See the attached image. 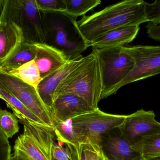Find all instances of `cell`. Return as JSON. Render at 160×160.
I'll use <instances>...</instances> for the list:
<instances>
[{
  "instance_id": "cell-17",
  "label": "cell",
  "mask_w": 160,
  "mask_h": 160,
  "mask_svg": "<svg viewBox=\"0 0 160 160\" xmlns=\"http://www.w3.org/2000/svg\"><path fill=\"white\" fill-rule=\"evenodd\" d=\"M35 56L34 44L22 42L7 58L0 62V70L8 73L23 64L34 60Z\"/></svg>"
},
{
  "instance_id": "cell-3",
  "label": "cell",
  "mask_w": 160,
  "mask_h": 160,
  "mask_svg": "<svg viewBox=\"0 0 160 160\" xmlns=\"http://www.w3.org/2000/svg\"><path fill=\"white\" fill-rule=\"evenodd\" d=\"M0 21L16 24L22 33L23 42L45 43V12L38 8L35 0H5Z\"/></svg>"
},
{
  "instance_id": "cell-19",
  "label": "cell",
  "mask_w": 160,
  "mask_h": 160,
  "mask_svg": "<svg viewBox=\"0 0 160 160\" xmlns=\"http://www.w3.org/2000/svg\"><path fill=\"white\" fill-rule=\"evenodd\" d=\"M8 73L18 78L36 89L42 80L39 70L34 60L23 64L17 69Z\"/></svg>"
},
{
  "instance_id": "cell-33",
  "label": "cell",
  "mask_w": 160,
  "mask_h": 160,
  "mask_svg": "<svg viewBox=\"0 0 160 160\" xmlns=\"http://www.w3.org/2000/svg\"><path fill=\"white\" fill-rule=\"evenodd\" d=\"M153 160H160V159H157Z\"/></svg>"
},
{
  "instance_id": "cell-29",
  "label": "cell",
  "mask_w": 160,
  "mask_h": 160,
  "mask_svg": "<svg viewBox=\"0 0 160 160\" xmlns=\"http://www.w3.org/2000/svg\"><path fill=\"white\" fill-rule=\"evenodd\" d=\"M146 28L148 37L160 42V23L148 22Z\"/></svg>"
},
{
  "instance_id": "cell-8",
  "label": "cell",
  "mask_w": 160,
  "mask_h": 160,
  "mask_svg": "<svg viewBox=\"0 0 160 160\" xmlns=\"http://www.w3.org/2000/svg\"><path fill=\"white\" fill-rule=\"evenodd\" d=\"M0 86L17 98L47 126L54 129L51 112L42 101L37 89L1 70Z\"/></svg>"
},
{
  "instance_id": "cell-22",
  "label": "cell",
  "mask_w": 160,
  "mask_h": 160,
  "mask_svg": "<svg viewBox=\"0 0 160 160\" xmlns=\"http://www.w3.org/2000/svg\"><path fill=\"white\" fill-rule=\"evenodd\" d=\"M18 118L13 113L0 109V129L8 139L12 138L19 131Z\"/></svg>"
},
{
  "instance_id": "cell-23",
  "label": "cell",
  "mask_w": 160,
  "mask_h": 160,
  "mask_svg": "<svg viewBox=\"0 0 160 160\" xmlns=\"http://www.w3.org/2000/svg\"><path fill=\"white\" fill-rule=\"evenodd\" d=\"M141 151L145 160L160 159V133L147 140Z\"/></svg>"
},
{
  "instance_id": "cell-24",
  "label": "cell",
  "mask_w": 160,
  "mask_h": 160,
  "mask_svg": "<svg viewBox=\"0 0 160 160\" xmlns=\"http://www.w3.org/2000/svg\"><path fill=\"white\" fill-rule=\"evenodd\" d=\"M74 146L62 142H54L52 147V160H73Z\"/></svg>"
},
{
  "instance_id": "cell-12",
  "label": "cell",
  "mask_w": 160,
  "mask_h": 160,
  "mask_svg": "<svg viewBox=\"0 0 160 160\" xmlns=\"http://www.w3.org/2000/svg\"><path fill=\"white\" fill-rule=\"evenodd\" d=\"M95 110L82 98L72 94H65L54 99L51 113L54 123L64 122Z\"/></svg>"
},
{
  "instance_id": "cell-26",
  "label": "cell",
  "mask_w": 160,
  "mask_h": 160,
  "mask_svg": "<svg viewBox=\"0 0 160 160\" xmlns=\"http://www.w3.org/2000/svg\"><path fill=\"white\" fill-rule=\"evenodd\" d=\"M87 160H107L98 145L86 140L82 142Z\"/></svg>"
},
{
  "instance_id": "cell-30",
  "label": "cell",
  "mask_w": 160,
  "mask_h": 160,
  "mask_svg": "<svg viewBox=\"0 0 160 160\" xmlns=\"http://www.w3.org/2000/svg\"><path fill=\"white\" fill-rule=\"evenodd\" d=\"M73 160H87L82 143L77 146H74Z\"/></svg>"
},
{
  "instance_id": "cell-9",
  "label": "cell",
  "mask_w": 160,
  "mask_h": 160,
  "mask_svg": "<svg viewBox=\"0 0 160 160\" xmlns=\"http://www.w3.org/2000/svg\"><path fill=\"white\" fill-rule=\"evenodd\" d=\"M124 48L134 59L135 65L130 74L114 89L112 95L127 85L160 74V46L138 45Z\"/></svg>"
},
{
  "instance_id": "cell-4",
  "label": "cell",
  "mask_w": 160,
  "mask_h": 160,
  "mask_svg": "<svg viewBox=\"0 0 160 160\" xmlns=\"http://www.w3.org/2000/svg\"><path fill=\"white\" fill-rule=\"evenodd\" d=\"M45 12L46 41L69 60L81 58L88 49L77 26V19L61 12Z\"/></svg>"
},
{
  "instance_id": "cell-20",
  "label": "cell",
  "mask_w": 160,
  "mask_h": 160,
  "mask_svg": "<svg viewBox=\"0 0 160 160\" xmlns=\"http://www.w3.org/2000/svg\"><path fill=\"white\" fill-rule=\"evenodd\" d=\"M101 3L100 0H65L66 9L63 13L77 19L85 16Z\"/></svg>"
},
{
  "instance_id": "cell-32",
  "label": "cell",
  "mask_w": 160,
  "mask_h": 160,
  "mask_svg": "<svg viewBox=\"0 0 160 160\" xmlns=\"http://www.w3.org/2000/svg\"><path fill=\"white\" fill-rule=\"evenodd\" d=\"M11 157H12V156H11ZM9 160H12V157H11L10 158V159H9Z\"/></svg>"
},
{
  "instance_id": "cell-6",
  "label": "cell",
  "mask_w": 160,
  "mask_h": 160,
  "mask_svg": "<svg viewBox=\"0 0 160 160\" xmlns=\"http://www.w3.org/2000/svg\"><path fill=\"white\" fill-rule=\"evenodd\" d=\"M21 123L23 133L15 141L12 160H52V147L56 138L54 129L27 122Z\"/></svg>"
},
{
  "instance_id": "cell-31",
  "label": "cell",
  "mask_w": 160,
  "mask_h": 160,
  "mask_svg": "<svg viewBox=\"0 0 160 160\" xmlns=\"http://www.w3.org/2000/svg\"><path fill=\"white\" fill-rule=\"evenodd\" d=\"M4 1L5 0H0V19H1L3 9Z\"/></svg>"
},
{
  "instance_id": "cell-7",
  "label": "cell",
  "mask_w": 160,
  "mask_h": 160,
  "mask_svg": "<svg viewBox=\"0 0 160 160\" xmlns=\"http://www.w3.org/2000/svg\"><path fill=\"white\" fill-rule=\"evenodd\" d=\"M127 116L106 113L98 108L72 118V128L80 143L88 140L99 146L101 136L122 126Z\"/></svg>"
},
{
  "instance_id": "cell-27",
  "label": "cell",
  "mask_w": 160,
  "mask_h": 160,
  "mask_svg": "<svg viewBox=\"0 0 160 160\" xmlns=\"http://www.w3.org/2000/svg\"><path fill=\"white\" fill-rule=\"evenodd\" d=\"M146 13L149 22L160 23V0L153 3H147Z\"/></svg>"
},
{
  "instance_id": "cell-21",
  "label": "cell",
  "mask_w": 160,
  "mask_h": 160,
  "mask_svg": "<svg viewBox=\"0 0 160 160\" xmlns=\"http://www.w3.org/2000/svg\"><path fill=\"white\" fill-rule=\"evenodd\" d=\"M54 132L58 142H62L73 146H77L80 143L72 126V119L64 122L54 123Z\"/></svg>"
},
{
  "instance_id": "cell-5",
  "label": "cell",
  "mask_w": 160,
  "mask_h": 160,
  "mask_svg": "<svg viewBox=\"0 0 160 160\" xmlns=\"http://www.w3.org/2000/svg\"><path fill=\"white\" fill-rule=\"evenodd\" d=\"M124 47L93 48L100 70L102 86L101 100L112 95L114 89L134 68V59Z\"/></svg>"
},
{
  "instance_id": "cell-28",
  "label": "cell",
  "mask_w": 160,
  "mask_h": 160,
  "mask_svg": "<svg viewBox=\"0 0 160 160\" xmlns=\"http://www.w3.org/2000/svg\"><path fill=\"white\" fill-rule=\"evenodd\" d=\"M8 139L0 129V160H9L12 156Z\"/></svg>"
},
{
  "instance_id": "cell-15",
  "label": "cell",
  "mask_w": 160,
  "mask_h": 160,
  "mask_svg": "<svg viewBox=\"0 0 160 160\" xmlns=\"http://www.w3.org/2000/svg\"><path fill=\"white\" fill-rule=\"evenodd\" d=\"M139 26L123 27L112 30L87 44V48L104 49L124 47L133 41L140 31Z\"/></svg>"
},
{
  "instance_id": "cell-14",
  "label": "cell",
  "mask_w": 160,
  "mask_h": 160,
  "mask_svg": "<svg viewBox=\"0 0 160 160\" xmlns=\"http://www.w3.org/2000/svg\"><path fill=\"white\" fill-rule=\"evenodd\" d=\"M83 57L68 61L55 72L42 79L37 90L44 104L51 112L55 90L60 83L82 61Z\"/></svg>"
},
{
  "instance_id": "cell-18",
  "label": "cell",
  "mask_w": 160,
  "mask_h": 160,
  "mask_svg": "<svg viewBox=\"0 0 160 160\" xmlns=\"http://www.w3.org/2000/svg\"><path fill=\"white\" fill-rule=\"evenodd\" d=\"M0 99L5 101L8 107L12 110L13 113L18 118L19 122L20 123L27 122L31 124L47 126L17 98L1 86H0Z\"/></svg>"
},
{
  "instance_id": "cell-25",
  "label": "cell",
  "mask_w": 160,
  "mask_h": 160,
  "mask_svg": "<svg viewBox=\"0 0 160 160\" xmlns=\"http://www.w3.org/2000/svg\"><path fill=\"white\" fill-rule=\"evenodd\" d=\"M38 8L45 12H64L65 0H35Z\"/></svg>"
},
{
  "instance_id": "cell-11",
  "label": "cell",
  "mask_w": 160,
  "mask_h": 160,
  "mask_svg": "<svg viewBox=\"0 0 160 160\" xmlns=\"http://www.w3.org/2000/svg\"><path fill=\"white\" fill-rule=\"evenodd\" d=\"M99 146L107 160H145L142 151L123 135L120 127L102 134Z\"/></svg>"
},
{
  "instance_id": "cell-1",
  "label": "cell",
  "mask_w": 160,
  "mask_h": 160,
  "mask_svg": "<svg viewBox=\"0 0 160 160\" xmlns=\"http://www.w3.org/2000/svg\"><path fill=\"white\" fill-rule=\"evenodd\" d=\"M146 5L143 0L121 1L92 15H85L77 21V28L87 47L88 43L112 30L149 22Z\"/></svg>"
},
{
  "instance_id": "cell-13",
  "label": "cell",
  "mask_w": 160,
  "mask_h": 160,
  "mask_svg": "<svg viewBox=\"0 0 160 160\" xmlns=\"http://www.w3.org/2000/svg\"><path fill=\"white\" fill-rule=\"evenodd\" d=\"M36 56L34 61L42 79L60 69L70 60L62 51L48 44H34Z\"/></svg>"
},
{
  "instance_id": "cell-10",
  "label": "cell",
  "mask_w": 160,
  "mask_h": 160,
  "mask_svg": "<svg viewBox=\"0 0 160 160\" xmlns=\"http://www.w3.org/2000/svg\"><path fill=\"white\" fill-rule=\"evenodd\" d=\"M155 117L153 111L141 109L127 115L120 130L125 137L141 151L147 140L160 133V122Z\"/></svg>"
},
{
  "instance_id": "cell-2",
  "label": "cell",
  "mask_w": 160,
  "mask_h": 160,
  "mask_svg": "<svg viewBox=\"0 0 160 160\" xmlns=\"http://www.w3.org/2000/svg\"><path fill=\"white\" fill-rule=\"evenodd\" d=\"M102 91L99 65L96 54L92 51L83 57L81 64L60 83L54 92V100L61 95L72 94L83 99L97 110Z\"/></svg>"
},
{
  "instance_id": "cell-16",
  "label": "cell",
  "mask_w": 160,
  "mask_h": 160,
  "mask_svg": "<svg viewBox=\"0 0 160 160\" xmlns=\"http://www.w3.org/2000/svg\"><path fill=\"white\" fill-rule=\"evenodd\" d=\"M22 42V33L16 24L0 21V62L7 58Z\"/></svg>"
}]
</instances>
